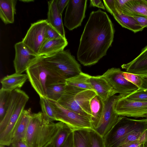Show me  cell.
I'll list each match as a JSON object with an SVG mask.
<instances>
[{"instance_id": "obj_23", "label": "cell", "mask_w": 147, "mask_h": 147, "mask_svg": "<svg viewBox=\"0 0 147 147\" xmlns=\"http://www.w3.org/2000/svg\"><path fill=\"white\" fill-rule=\"evenodd\" d=\"M116 20L123 27L134 33L142 31L144 28L132 17L122 13L113 16Z\"/></svg>"}, {"instance_id": "obj_25", "label": "cell", "mask_w": 147, "mask_h": 147, "mask_svg": "<svg viewBox=\"0 0 147 147\" xmlns=\"http://www.w3.org/2000/svg\"><path fill=\"white\" fill-rule=\"evenodd\" d=\"M65 82H52L46 85L47 98L57 102L63 94Z\"/></svg>"}, {"instance_id": "obj_10", "label": "cell", "mask_w": 147, "mask_h": 147, "mask_svg": "<svg viewBox=\"0 0 147 147\" xmlns=\"http://www.w3.org/2000/svg\"><path fill=\"white\" fill-rule=\"evenodd\" d=\"M48 24L47 19L40 20L31 24L22 41L38 55L45 40L46 31Z\"/></svg>"}, {"instance_id": "obj_5", "label": "cell", "mask_w": 147, "mask_h": 147, "mask_svg": "<svg viewBox=\"0 0 147 147\" xmlns=\"http://www.w3.org/2000/svg\"><path fill=\"white\" fill-rule=\"evenodd\" d=\"M43 57L51 64L57 75L64 80L82 72L80 65L68 50Z\"/></svg>"}, {"instance_id": "obj_27", "label": "cell", "mask_w": 147, "mask_h": 147, "mask_svg": "<svg viewBox=\"0 0 147 147\" xmlns=\"http://www.w3.org/2000/svg\"><path fill=\"white\" fill-rule=\"evenodd\" d=\"M59 127L58 131L52 140L53 147H61L66 141L72 129L67 124L59 122Z\"/></svg>"}, {"instance_id": "obj_47", "label": "cell", "mask_w": 147, "mask_h": 147, "mask_svg": "<svg viewBox=\"0 0 147 147\" xmlns=\"http://www.w3.org/2000/svg\"><path fill=\"white\" fill-rule=\"evenodd\" d=\"M140 147H143V146H142V145H141Z\"/></svg>"}, {"instance_id": "obj_34", "label": "cell", "mask_w": 147, "mask_h": 147, "mask_svg": "<svg viewBox=\"0 0 147 147\" xmlns=\"http://www.w3.org/2000/svg\"><path fill=\"white\" fill-rule=\"evenodd\" d=\"M61 38H64L48 23L46 31L45 40L57 39Z\"/></svg>"}, {"instance_id": "obj_16", "label": "cell", "mask_w": 147, "mask_h": 147, "mask_svg": "<svg viewBox=\"0 0 147 147\" xmlns=\"http://www.w3.org/2000/svg\"><path fill=\"white\" fill-rule=\"evenodd\" d=\"M89 81L97 94L103 101L117 93L102 75H90Z\"/></svg>"}, {"instance_id": "obj_2", "label": "cell", "mask_w": 147, "mask_h": 147, "mask_svg": "<svg viewBox=\"0 0 147 147\" xmlns=\"http://www.w3.org/2000/svg\"><path fill=\"white\" fill-rule=\"evenodd\" d=\"M59 127V122L47 120L42 112L32 113L24 140L29 147H44L52 140Z\"/></svg>"}, {"instance_id": "obj_42", "label": "cell", "mask_w": 147, "mask_h": 147, "mask_svg": "<svg viewBox=\"0 0 147 147\" xmlns=\"http://www.w3.org/2000/svg\"><path fill=\"white\" fill-rule=\"evenodd\" d=\"M12 147H29L23 140H19L11 142Z\"/></svg>"}, {"instance_id": "obj_6", "label": "cell", "mask_w": 147, "mask_h": 147, "mask_svg": "<svg viewBox=\"0 0 147 147\" xmlns=\"http://www.w3.org/2000/svg\"><path fill=\"white\" fill-rule=\"evenodd\" d=\"M28 79L40 97L47 98L46 83L49 75L42 56H39L30 65L26 70Z\"/></svg>"}, {"instance_id": "obj_38", "label": "cell", "mask_w": 147, "mask_h": 147, "mask_svg": "<svg viewBox=\"0 0 147 147\" xmlns=\"http://www.w3.org/2000/svg\"><path fill=\"white\" fill-rule=\"evenodd\" d=\"M61 147H74L73 131L69 134L66 141Z\"/></svg>"}, {"instance_id": "obj_31", "label": "cell", "mask_w": 147, "mask_h": 147, "mask_svg": "<svg viewBox=\"0 0 147 147\" xmlns=\"http://www.w3.org/2000/svg\"><path fill=\"white\" fill-rule=\"evenodd\" d=\"M89 147H106L103 138L93 129L89 132Z\"/></svg>"}, {"instance_id": "obj_28", "label": "cell", "mask_w": 147, "mask_h": 147, "mask_svg": "<svg viewBox=\"0 0 147 147\" xmlns=\"http://www.w3.org/2000/svg\"><path fill=\"white\" fill-rule=\"evenodd\" d=\"M89 129H83L73 131L74 147H89Z\"/></svg>"}, {"instance_id": "obj_15", "label": "cell", "mask_w": 147, "mask_h": 147, "mask_svg": "<svg viewBox=\"0 0 147 147\" xmlns=\"http://www.w3.org/2000/svg\"><path fill=\"white\" fill-rule=\"evenodd\" d=\"M118 14L147 17V3L144 0H115Z\"/></svg>"}, {"instance_id": "obj_12", "label": "cell", "mask_w": 147, "mask_h": 147, "mask_svg": "<svg viewBox=\"0 0 147 147\" xmlns=\"http://www.w3.org/2000/svg\"><path fill=\"white\" fill-rule=\"evenodd\" d=\"M115 111L119 116L147 118V102L130 100L123 97L117 102Z\"/></svg>"}, {"instance_id": "obj_32", "label": "cell", "mask_w": 147, "mask_h": 147, "mask_svg": "<svg viewBox=\"0 0 147 147\" xmlns=\"http://www.w3.org/2000/svg\"><path fill=\"white\" fill-rule=\"evenodd\" d=\"M124 98L126 99L138 102H147V91L138 89Z\"/></svg>"}, {"instance_id": "obj_1", "label": "cell", "mask_w": 147, "mask_h": 147, "mask_svg": "<svg viewBox=\"0 0 147 147\" xmlns=\"http://www.w3.org/2000/svg\"><path fill=\"white\" fill-rule=\"evenodd\" d=\"M115 30L107 13L100 9L90 13L81 36L77 53L84 66L94 65L106 55L113 40Z\"/></svg>"}, {"instance_id": "obj_36", "label": "cell", "mask_w": 147, "mask_h": 147, "mask_svg": "<svg viewBox=\"0 0 147 147\" xmlns=\"http://www.w3.org/2000/svg\"><path fill=\"white\" fill-rule=\"evenodd\" d=\"M69 0H56L57 8L60 13L62 15L63 11L67 7Z\"/></svg>"}, {"instance_id": "obj_44", "label": "cell", "mask_w": 147, "mask_h": 147, "mask_svg": "<svg viewBox=\"0 0 147 147\" xmlns=\"http://www.w3.org/2000/svg\"><path fill=\"white\" fill-rule=\"evenodd\" d=\"M20 1L23 2L24 3H29L34 1V0H20Z\"/></svg>"}, {"instance_id": "obj_17", "label": "cell", "mask_w": 147, "mask_h": 147, "mask_svg": "<svg viewBox=\"0 0 147 147\" xmlns=\"http://www.w3.org/2000/svg\"><path fill=\"white\" fill-rule=\"evenodd\" d=\"M121 67L127 72L139 75L147 74V45L136 58Z\"/></svg>"}, {"instance_id": "obj_20", "label": "cell", "mask_w": 147, "mask_h": 147, "mask_svg": "<svg viewBox=\"0 0 147 147\" xmlns=\"http://www.w3.org/2000/svg\"><path fill=\"white\" fill-rule=\"evenodd\" d=\"M32 113L30 108L24 109L22 112L15 129L11 142L24 140Z\"/></svg>"}, {"instance_id": "obj_45", "label": "cell", "mask_w": 147, "mask_h": 147, "mask_svg": "<svg viewBox=\"0 0 147 147\" xmlns=\"http://www.w3.org/2000/svg\"><path fill=\"white\" fill-rule=\"evenodd\" d=\"M142 145L143 147H147V138L145 142Z\"/></svg>"}, {"instance_id": "obj_48", "label": "cell", "mask_w": 147, "mask_h": 147, "mask_svg": "<svg viewBox=\"0 0 147 147\" xmlns=\"http://www.w3.org/2000/svg\"><path fill=\"white\" fill-rule=\"evenodd\" d=\"M144 0L147 3V0Z\"/></svg>"}, {"instance_id": "obj_11", "label": "cell", "mask_w": 147, "mask_h": 147, "mask_svg": "<svg viewBox=\"0 0 147 147\" xmlns=\"http://www.w3.org/2000/svg\"><path fill=\"white\" fill-rule=\"evenodd\" d=\"M123 73L120 68L113 67L108 69L102 76L117 93L125 97L138 88L127 80Z\"/></svg>"}, {"instance_id": "obj_9", "label": "cell", "mask_w": 147, "mask_h": 147, "mask_svg": "<svg viewBox=\"0 0 147 147\" xmlns=\"http://www.w3.org/2000/svg\"><path fill=\"white\" fill-rule=\"evenodd\" d=\"M87 0H69L64 18V25L72 30L81 25L85 16Z\"/></svg>"}, {"instance_id": "obj_3", "label": "cell", "mask_w": 147, "mask_h": 147, "mask_svg": "<svg viewBox=\"0 0 147 147\" xmlns=\"http://www.w3.org/2000/svg\"><path fill=\"white\" fill-rule=\"evenodd\" d=\"M96 94L94 90L66 85L63 94L57 102L65 108L88 117L91 120L90 102Z\"/></svg>"}, {"instance_id": "obj_8", "label": "cell", "mask_w": 147, "mask_h": 147, "mask_svg": "<svg viewBox=\"0 0 147 147\" xmlns=\"http://www.w3.org/2000/svg\"><path fill=\"white\" fill-rule=\"evenodd\" d=\"M123 96L114 95L107 100L104 101V106L103 113L98 124L94 129L104 138L111 130L119 120L120 116L115 111L117 101Z\"/></svg>"}, {"instance_id": "obj_40", "label": "cell", "mask_w": 147, "mask_h": 147, "mask_svg": "<svg viewBox=\"0 0 147 147\" xmlns=\"http://www.w3.org/2000/svg\"><path fill=\"white\" fill-rule=\"evenodd\" d=\"M140 75L142 81V84L139 89L147 91V74Z\"/></svg>"}, {"instance_id": "obj_26", "label": "cell", "mask_w": 147, "mask_h": 147, "mask_svg": "<svg viewBox=\"0 0 147 147\" xmlns=\"http://www.w3.org/2000/svg\"><path fill=\"white\" fill-rule=\"evenodd\" d=\"M90 75L81 72L79 74L66 79V85L81 89L94 90L89 81Z\"/></svg>"}, {"instance_id": "obj_7", "label": "cell", "mask_w": 147, "mask_h": 147, "mask_svg": "<svg viewBox=\"0 0 147 147\" xmlns=\"http://www.w3.org/2000/svg\"><path fill=\"white\" fill-rule=\"evenodd\" d=\"M49 100L55 109L56 121L65 123L73 131L83 129H93L91 120L89 118L65 109L57 102Z\"/></svg>"}, {"instance_id": "obj_41", "label": "cell", "mask_w": 147, "mask_h": 147, "mask_svg": "<svg viewBox=\"0 0 147 147\" xmlns=\"http://www.w3.org/2000/svg\"><path fill=\"white\" fill-rule=\"evenodd\" d=\"M147 138V128L141 134L137 140L140 145L143 144Z\"/></svg>"}, {"instance_id": "obj_35", "label": "cell", "mask_w": 147, "mask_h": 147, "mask_svg": "<svg viewBox=\"0 0 147 147\" xmlns=\"http://www.w3.org/2000/svg\"><path fill=\"white\" fill-rule=\"evenodd\" d=\"M105 8L113 16L118 13L116 8L115 0L103 1Z\"/></svg>"}, {"instance_id": "obj_37", "label": "cell", "mask_w": 147, "mask_h": 147, "mask_svg": "<svg viewBox=\"0 0 147 147\" xmlns=\"http://www.w3.org/2000/svg\"><path fill=\"white\" fill-rule=\"evenodd\" d=\"M144 28H147V17L144 16H132Z\"/></svg>"}, {"instance_id": "obj_30", "label": "cell", "mask_w": 147, "mask_h": 147, "mask_svg": "<svg viewBox=\"0 0 147 147\" xmlns=\"http://www.w3.org/2000/svg\"><path fill=\"white\" fill-rule=\"evenodd\" d=\"M11 92L0 90V122L4 118L8 107Z\"/></svg>"}, {"instance_id": "obj_24", "label": "cell", "mask_w": 147, "mask_h": 147, "mask_svg": "<svg viewBox=\"0 0 147 147\" xmlns=\"http://www.w3.org/2000/svg\"><path fill=\"white\" fill-rule=\"evenodd\" d=\"M104 102L96 94L91 99L90 107L92 115L91 121L93 129L98 124L103 112Z\"/></svg>"}, {"instance_id": "obj_22", "label": "cell", "mask_w": 147, "mask_h": 147, "mask_svg": "<svg viewBox=\"0 0 147 147\" xmlns=\"http://www.w3.org/2000/svg\"><path fill=\"white\" fill-rule=\"evenodd\" d=\"M17 1L16 0H0V18L5 24L14 22Z\"/></svg>"}, {"instance_id": "obj_19", "label": "cell", "mask_w": 147, "mask_h": 147, "mask_svg": "<svg viewBox=\"0 0 147 147\" xmlns=\"http://www.w3.org/2000/svg\"><path fill=\"white\" fill-rule=\"evenodd\" d=\"M66 38L45 40L39 51V56H48L64 50L68 45Z\"/></svg>"}, {"instance_id": "obj_29", "label": "cell", "mask_w": 147, "mask_h": 147, "mask_svg": "<svg viewBox=\"0 0 147 147\" xmlns=\"http://www.w3.org/2000/svg\"><path fill=\"white\" fill-rule=\"evenodd\" d=\"M40 103L46 119L49 121H56L55 109L49 99L45 98L40 97Z\"/></svg>"}, {"instance_id": "obj_33", "label": "cell", "mask_w": 147, "mask_h": 147, "mask_svg": "<svg viewBox=\"0 0 147 147\" xmlns=\"http://www.w3.org/2000/svg\"><path fill=\"white\" fill-rule=\"evenodd\" d=\"M124 78L128 81L140 88L142 84V81L139 75L123 71Z\"/></svg>"}, {"instance_id": "obj_46", "label": "cell", "mask_w": 147, "mask_h": 147, "mask_svg": "<svg viewBox=\"0 0 147 147\" xmlns=\"http://www.w3.org/2000/svg\"><path fill=\"white\" fill-rule=\"evenodd\" d=\"M0 147H5L4 146L0 145Z\"/></svg>"}, {"instance_id": "obj_43", "label": "cell", "mask_w": 147, "mask_h": 147, "mask_svg": "<svg viewBox=\"0 0 147 147\" xmlns=\"http://www.w3.org/2000/svg\"><path fill=\"white\" fill-rule=\"evenodd\" d=\"M44 147H53L52 141L47 144Z\"/></svg>"}, {"instance_id": "obj_13", "label": "cell", "mask_w": 147, "mask_h": 147, "mask_svg": "<svg viewBox=\"0 0 147 147\" xmlns=\"http://www.w3.org/2000/svg\"><path fill=\"white\" fill-rule=\"evenodd\" d=\"M29 99L28 95L20 88L11 92L8 107L4 118L0 122V134L5 128L12 115L22 113Z\"/></svg>"}, {"instance_id": "obj_14", "label": "cell", "mask_w": 147, "mask_h": 147, "mask_svg": "<svg viewBox=\"0 0 147 147\" xmlns=\"http://www.w3.org/2000/svg\"><path fill=\"white\" fill-rule=\"evenodd\" d=\"M15 57L13 65L16 73L22 74L26 71L30 65L39 57L22 41L15 44Z\"/></svg>"}, {"instance_id": "obj_4", "label": "cell", "mask_w": 147, "mask_h": 147, "mask_svg": "<svg viewBox=\"0 0 147 147\" xmlns=\"http://www.w3.org/2000/svg\"><path fill=\"white\" fill-rule=\"evenodd\" d=\"M147 128V118L136 119L120 116L119 120L103 138L106 147H117L131 133Z\"/></svg>"}, {"instance_id": "obj_21", "label": "cell", "mask_w": 147, "mask_h": 147, "mask_svg": "<svg viewBox=\"0 0 147 147\" xmlns=\"http://www.w3.org/2000/svg\"><path fill=\"white\" fill-rule=\"evenodd\" d=\"M28 79L26 74L15 73L4 77L1 80V89L12 91L21 88Z\"/></svg>"}, {"instance_id": "obj_18", "label": "cell", "mask_w": 147, "mask_h": 147, "mask_svg": "<svg viewBox=\"0 0 147 147\" xmlns=\"http://www.w3.org/2000/svg\"><path fill=\"white\" fill-rule=\"evenodd\" d=\"M48 11L47 21L50 25L56 30L64 38H66L62 14H61L57 8L56 0L48 1Z\"/></svg>"}, {"instance_id": "obj_39", "label": "cell", "mask_w": 147, "mask_h": 147, "mask_svg": "<svg viewBox=\"0 0 147 147\" xmlns=\"http://www.w3.org/2000/svg\"><path fill=\"white\" fill-rule=\"evenodd\" d=\"M90 7H96L104 10L106 9L102 1L100 0H90Z\"/></svg>"}]
</instances>
